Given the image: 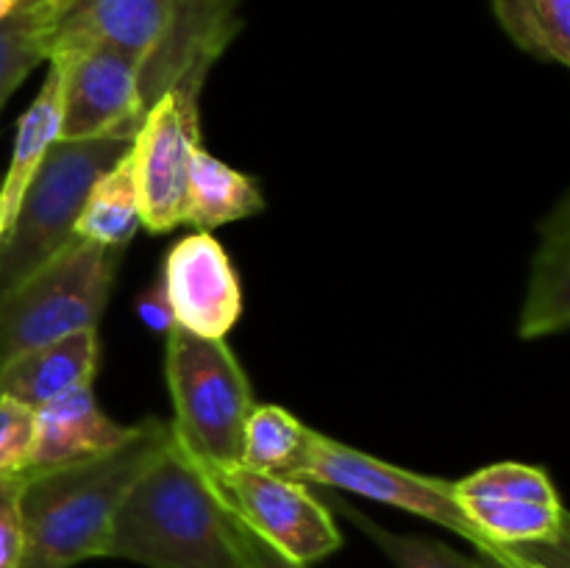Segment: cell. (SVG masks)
Returning <instances> with one entry per match:
<instances>
[{"mask_svg": "<svg viewBox=\"0 0 570 568\" xmlns=\"http://www.w3.org/2000/svg\"><path fill=\"white\" fill-rule=\"evenodd\" d=\"M98 360V329H83L53 343L26 349L0 362V395L39 410L70 390L92 384Z\"/></svg>", "mask_w": 570, "mask_h": 568, "instance_id": "cell-13", "label": "cell"}, {"mask_svg": "<svg viewBox=\"0 0 570 568\" xmlns=\"http://www.w3.org/2000/svg\"><path fill=\"white\" fill-rule=\"evenodd\" d=\"M48 3H50V6H53V9H56V14H59V11H61V9H65V6H67V3H70V0H48Z\"/></svg>", "mask_w": 570, "mask_h": 568, "instance_id": "cell-30", "label": "cell"}, {"mask_svg": "<svg viewBox=\"0 0 570 568\" xmlns=\"http://www.w3.org/2000/svg\"><path fill=\"white\" fill-rule=\"evenodd\" d=\"M165 376L176 410L173 432L184 449L209 468L237 466L256 401L248 373L226 340L173 326L167 332Z\"/></svg>", "mask_w": 570, "mask_h": 568, "instance_id": "cell-3", "label": "cell"}, {"mask_svg": "<svg viewBox=\"0 0 570 568\" xmlns=\"http://www.w3.org/2000/svg\"><path fill=\"white\" fill-rule=\"evenodd\" d=\"M134 432H137V423L122 427L115 418L106 415L95 401L92 384H83L37 410V445H33V460L28 471L104 454L126 443Z\"/></svg>", "mask_w": 570, "mask_h": 568, "instance_id": "cell-14", "label": "cell"}, {"mask_svg": "<svg viewBox=\"0 0 570 568\" xmlns=\"http://www.w3.org/2000/svg\"><path fill=\"white\" fill-rule=\"evenodd\" d=\"M61 139V67L48 61V76H45L42 89L26 115L17 123L14 145H11V159L6 167V176L0 182V215H3V234L9 223L14 221L17 206L26 195L28 184L42 167L45 156L50 154Z\"/></svg>", "mask_w": 570, "mask_h": 568, "instance_id": "cell-16", "label": "cell"}, {"mask_svg": "<svg viewBox=\"0 0 570 568\" xmlns=\"http://www.w3.org/2000/svg\"><path fill=\"white\" fill-rule=\"evenodd\" d=\"M106 557L145 568H248L234 512L176 432L122 499Z\"/></svg>", "mask_w": 570, "mask_h": 568, "instance_id": "cell-2", "label": "cell"}, {"mask_svg": "<svg viewBox=\"0 0 570 568\" xmlns=\"http://www.w3.org/2000/svg\"><path fill=\"white\" fill-rule=\"evenodd\" d=\"M265 209V195L248 173L226 165L200 145L189 167L187 217L198 232H215Z\"/></svg>", "mask_w": 570, "mask_h": 568, "instance_id": "cell-18", "label": "cell"}, {"mask_svg": "<svg viewBox=\"0 0 570 568\" xmlns=\"http://www.w3.org/2000/svg\"><path fill=\"white\" fill-rule=\"evenodd\" d=\"M0 237H3V215H0Z\"/></svg>", "mask_w": 570, "mask_h": 568, "instance_id": "cell-31", "label": "cell"}, {"mask_svg": "<svg viewBox=\"0 0 570 568\" xmlns=\"http://www.w3.org/2000/svg\"><path fill=\"white\" fill-rule=\"evenodd\" d=\"M482 568H518V549L501 551H476Z\"/></svg>", "mask_w": 570, "mask_h": 568, "instance_id": "cell-28", "label": "cell"}, {"mask_svg": "<svg viewBox=\"0 0 570 568\" xmlns=\"http://www.w3.org/2000/svg\"><path fill=\"white\" fill-rule=\"evenodd\" d=\"M570 323V198L562 195L540 223V245L529 273L518 334L521 340L566 332Z\"/></svg>", "mask_w": 570, "mask_h": 568, "instance_id": "cell-15", "label": "cell"}, {"mask_svg": "<svg viewBox=\"0 0 570 568\" xmlns=\"http://www.w3.org/2000/svg\"><path fill=\"white\" fill-rule=\"evenodd\" d=\"M134 134L59 139L28 184L14 221L0 237V301L72 239L95 178L131 148Z\"/></svg>", "mask_w": 570, "mask_h": 568, "instance_id": "cell-4", "label": "cell"}, {"mask_svg": "<svg viewBox=\"0 0 570 568\" xmlns=\"http://www.w3.org/2000/svg\"><path fill=\"white\" fill-rule=\"evenodd\" d=\"M284 477L304 484L345 490V493L362 496V499L379 501V505L399 507V510L426 518V521L440 523L449 532L460 535L468 543H473L476 551H501V546L490 543L468 521L462 507L456 505L454 488H451L449 479L406 471V468L379 460V457L365 454L360 449H351V445L340 443L334 438H326L315 429H306L298 460L293 462V468Z\"/></svg>", "mask_w": 570, "mask_h": 568, "instance_id": "cell-6", "label": "cell"}, {"mask_svg": "<svg viewBox=\"0 0 570 568\" xmlns=\"http://www.w3.org/2000/svg\"><path fill=\"white\" fill-rule=\"evenodd\" d=\"M139 198L134 184L131 159L122 154L115 165L106 167L89 187L81 212L72 226V237L98 245L126 248L139 232Z\"/></svg>", "mask_w": 570, "mask_h": 568, "instance_id": "cell-19", "label": "cell"}, {"mask_svg": "<svg viewBox=\"0 0 570 568\" xmlns=\"http://www.w3.org/2000/svg\"><path fill=\"white\" fill-rule=\"evenodd\" d=\"M22 479L26 473H0V568H22Z\"/></svg>", "mask_w": 570, "mask_h": 568, "instance_id": "cell-25", "label": "cell"}, {"mask_svg": "<svg viewBox=\"0 0 570 568\" xmlns=\"http://www.w3.org/2000/svg\"><path fill=\"white\" fill-rule=\"evenodd\" d=\"M234 521H237V540H239V549H243L248 568H309V566H298V562L287 560L284 555H278V551L273 549V546H267L259 535L250 532V529L245 527L237 516H234Z\"/></svg>", "mask_w": 570, "mask_h": 568, "instance_id": "cell-26", "label": "cell"}, {"mask_svg": "<svg viewBox=\"0 0 570 568\" xmlns=\"http://www.w3.org/2000/svg\"><path fill=\"white\" fill-rule=\"evenodd\" d=\"M56 9L48 0H28L0 20V109L37 65L48 61Z\"/></svg>", "mask_w": 570, "mask_h": 568, "instance_id": "cell-21", "label": "cell"}, {"mask_svg": "<svg viewBox=\"0 0 570 568\" xmlns=\"http://www.w3.org/2000/svg\"><path fill=\"white\" fill-rule=\"evenodd\" d=\"M176 326L223 340L243 317V287L212 232H193L165 254L159 273Z\"/></svg>", "mask_w": 570, "mask_h": 568, "instance_id": "cell-11", "label": "cell"}, {"mask_svg": "<svg viewBox=\"0 0 570 568\" xmlns=\"http://www.w3.org/2000/svg\"><path fill=\"white\" fill-rule=\"evenodd\" d=\"M493 14L529 56L570 65V0H493Z\"/></svg>", "mask_w": 570, "mask_h": 568, "instance_id": "cell-20", "label": "cell"}, {"mask_svg": "<svg viewBox=\"0 0 570 568\" xmlns=\"http://www.w3.org/2000/svg\"><path fill=\"white\" fill-rule=\"evenodd\" d=\"M200 95H161L145 111L128 148L139 198V223L148 232L165 234L187 217L189 167L200 148Z\"/></svg>", "mask_w": 570, "mask_h": 568, "instance_id": "cell-8", "label": "cell"}, {"mask_svg": "<svg viewBox=\"0 0 570 568\" xmlns=\"http://www.w3.org/2000/svg\"><path fill=\"white\" fill-rule=\"evenodd\" d=\"M137 315H139V321H142L148 329H154V332L167 334L173 326H176V317H173L170 301H167L161 278H156L154 287H148L142 295H139Z\"/></svg>", "mask_w": 570, "mask_h": 568, "instance_id": "cell-27", "label": "cell"}, {"mask_svg": "<svg viewBox=\"0 0 570 568\" xmlns=\"http://www.w3.org/2000/svg\"><path fill=\"white\" fill-rule=\"evenodd\" d=\"M173 3L176 0H70L56 17L50 50L109 45L142 65L165 33Z\"/></svg>", "mask_w": 570, "mask_h": 568, "instance_id": "cell-12", "label": "cell"}, {"mask_svg": "<svg viewBox=\"0 0 570 568\" xmlns=\"http://www.w3.org/2000/svg\"><path fill=\"white\" fill-rule=\"evenodd\" d=\"M126 248L72 237L0 301V362L67 334L98 329Z\"/></svg>", "mask_w": 570, "mask_h": 568, "instance_id": "cell-5", "label": "cell"}, {"mask_svg": "<svg viewBox=\"0 0 570 568\" xmlns=\"http://www.w3.org/2000/svg\"><path fill=\"white\" fill-rule=\"evenodd\" d=\"M228 510L267 546L298 566L326 560L343 546L332 510L309 484L245 466L209 468L198 462Z\"/></svg>", "mask_w": 570, "mask_h": 568, "instance_id": "cell-7", "label": "cell"}, {"mask_svg": "<svg viewBox=\"0 0 570 568\" xmlns=\"http://www.w3.org/2000/svg\"><path fill=\"white\" fill-rule=\"evenodd\" d=\"M306 429L298 418L278 404H256L245 423L243 460L239 466L265 473H284L298 460Z\"/></svg>", "mask_w": 570, "mask_h": 568, "instance_id": "cell-22", "label": "cell"}, {"mask_svg": "<svg viewBox=\"0 0 570 568\" xmlns=\"http://www.w3.org/2000/svg\"><path fill=\"white\" fill-rule=\"evenodd\" d=\"M61 67V139L137 134L145 117L139 65L109 45L53 48Z\"/></svg>", "mask_w": 570, "mask_h": 568, "instance_id": "cell-9", "label": "cell"}, {"mask_svg": "<svg viewBox=\"0 0 570 568\" xmlns=\"http://www.w3.org/2000/svg\"><path fill=\"white\" fill-rule=\"evenodd\" d=\"M337 507L387 555V560L395 568H482L479 557L462 555V551L451 549L449 543H440L426 535H399L393 529H384L382 523L367 518L356 507H348L345 501H337Z\"/></svg>", "mask_w": 570, "mask_h": 568, "instance_id": "cell-23", "label": "cell"}, {"mask_svg": "<svg viewBox=\"0 0 570 568\" xmlns=\"http://www.w3.org/2000/svg\"><path fill=\"white\" fill-rule=\"evenodd\" d=\"M239 31V0H176L165 33L139 65L145 111L165 92L200 95L209 70Z\"/></svg>", "mask_w": 570, "mask_h": 568, "instance_id": "cell-10", "label": "cell"}, {"mask_svg": "<svg viewBox=\"0 0 570 568\" xmlns=\"http://www.w3.org/2000/svg\"><path fill=\"white\" fill-rule=\"evenodd\" d=\"M37 445V410L0 395V473H26Z\"/></svg>", "mask_w": 570, "mask_h": 568, "instance_id": "cell-24", "label": "cell"}, {"mask_svg": "<svg viewBox=\"0 0 570 568\" xmlns=\"http://www.w3.org/2000/svg\"><path fill=\"white\" fill-rule=\"evenodd\" d=\"M170 434V421L148 418L117 449L26 471L20 490L22 568H72L109 555L122 499L165 451Z\"/></svg>", "mask_w": 570, "mask_h": 568, "instance_id": "cell-1", "label": "cell"}, {"mask_svg": "<svg viewBox=\"0 0 570 568\" xmlns=\"http://www.w3.org/2000/svg\"><path fill=\"white\" fill-rule=\"evenodd\" d=\"M468 521L493 546H562L568 516L562 501L504 499V496H454Z\"/></svg>", "mask_w": 570, "mask_h": 568, "instance_id": "cell-17", "label": "cell"}, {"mask_svg": "<svg viewBox=\"0 0 570 568\" xmlns=\"http://www.w3.org/2000/svg\"><path fill=\"white\" fill-rule=\"evenodd\" d=\"M22 3H28V0H0V20H6L9 14H14Z\"/></svg>", "mask_w": 570, "mask_h": 568, "instance_id": "cell-29", "label": "cell"}]
</instances>
